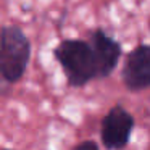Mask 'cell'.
<instances>
[{"instance_id": "6da1fadb", "label": "cell", "mask_w": 150, "mask_h": 150, "mask_svg": "<svg viewBox=\"0 0 150 150\" xmlns=\"http://www.w3.org/2000/svg\"><path fill=\"white\" fill-rule=\"evenodd\" d=\"M55 60L60 63L66 81L71 87H82L92 79H100L98 65L89 40L66 39L53 50Z\"/></svg>"}, {"instance_id": "7a4b0ae2", "label": "cell", "mask_w": 150, "mask_h": 150, "mask_svg": "<svg viewBox=\"0 0 150 150\" xmlns=\"http://www.w3.org/2000/svg\"><path fill=\"white\" fill-rule=\"evenodd\" d=\"M31 60V42L23 29L7 24L0 29V76L10 84L24 76Z\"/></svg>"}, {"instance_id": "3957f363", "label": "cell", "mask_w": 150, "mask_h": 150, "mask_svg": "<svg viewBox=\"0 0 150 150\" xmlns=\"http://www.w3.org/2000/svg\"><path fill=\"white\" fill-rule=\"evenodd\" d=\"M134 127V118L123 105H115L103 116L100 137L107 150H121L127 145Z\"/></svg>"}, {"instance_id": "277c9868", "label": "cell", "mask_w": 150, "mask_h": 150, "mask_svg": "<svg viewBox=\"0 0 150 150\" xmlns=\"http://www.w3.org/2000/svg\"><path fill=\"white\" fill-rule=\"evenodd\" d=\"M123 82L129 91L139 92L150 87V45H137L126 57L121 71Z\"/></svg>"}, {"instance_id": "5b68a950", "label": "cell", "mask_w": 150, "mask_h": 150, "mask_svg": "<svg viewBox=\"0 0 150 150\" xmlns=\"http://www.w3.org/2000/svg\"><path fill=\"white\" fill-rule=\"evenodd\" d=\"M89 44L92 45L95 58H97L100 79L108 78L113 73V69L118 66V62H120L121 57V45L102 29H95L91 34Z\"/></svg>"}, {"instance_id": "8992f818", "label": "cell", "mask_w": 150, "mask_h": 150, "mask_svg": "<svg viewBox=\"0 0 150 150\" xmlns=\"http://www.w3.org/2000/svg\"><path fill=\"white\" fill-rule=\"evenodd\" d=\"M73 150H98V145L94 142V140H86V142L78 144Z\"/></svg>"}, {"instance_id": "52a82bcc", "label": "cell", "mask_w": 150, "mask_h": 150, "mask_svg": "<svg viewBox=\"0 0 150 150\" xmlns=\"http://www.w3.org/2000/svg\"><path fill=\"white\" fill-rule=\"evenodd\" d=\"M4 150H11V149H4Z\"/></svg>"}]
</instances>
